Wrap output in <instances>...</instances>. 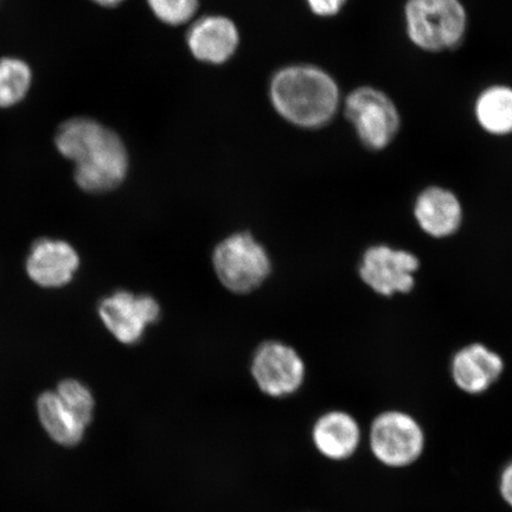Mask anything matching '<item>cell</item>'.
<instances>
[{
  "label": "cell",
  "mask_w": 512,
  "mask_h": 512,
  "mask_svg": "<svg viewBox=\"0 0 512 512\" xmlns=\"http://www.w3.org/2000/svg\"><path fill=\"white\" fill-rule=\"evenodd\" d=\"M251 373L256 386L273 399L296 394L303 387L305 362L291 345L267 341L255 350Z\"/></svg>",
  "instance_id": "obj_7"
},
{
  "label": "cell",
  "mask_w": 512,
  "mask_h": 512,
  "mask_svg": "<svg viewBox=\"0 0 512 512\" xmlns=\"http://www.w3.org/2000/svg\"><path fill=\"white\" fill-rule=\"evenodd\" d=\"M31 85L32 70L27 62L17 57L0 59V110L21 104Z\"/></svg>",
  "instance_id": "obj_17"
},
{
  "label": "cell",
  "mask_w": 512,
  "mask_h": 512,
  "mask_svg": "<svg viewBox=\"0 0 512 512\" xmlns=\"http://www.w3.org/2000/svg\"><path fill=\"white\" fill-rule=\"evenodd\" d=\"M497 490L502 502L512 510V459L498 473Z\"/></svg>",
  "instance_id": "obj_21"
},
{
  "label": "cell",
  "mask_w": 512,
  "mask_h": 512,
  "mask_svg": "<svg viewBox=\"0 0 512 512\" xmlns=\"http://www.w3.org/2000/svg\"><path fill=\"white\" fill-rule=\"evenodd\" d=\"M344 114L357 138L370 151L387 149L400 131L398 107L375 87L354 89L344 100Z\"/></svg>",
  "instance_id": "obj_6"
},
{
  "label": "cell",
  "mask_w": 512,
  "mask_h": 512,
  "mask_svg": "<svg viewBox=\"0 0 512 512\" xmlns=\"http://www.w3.org/2000/svg\"><path fill=\"white\" fill-rule=\"evenodd\" d=\"M268 94L281 118L306 130L329 124L341 105L335 79L312 64H292L279 69L273 75Z\"/></svg>",
  "instance_id": "obj_2"
},
{
  "label": "cell",
  "mask_w": 512,
  "mask_h": 512,
  "mask_svg": "<svg viewBox=\"0 0 512 512\" xmlns=\"http://www.w3.org/2000/svg\"><path fill=\"white\" fill-rule=\"evenodd\" d=\"M56 393L64 403L78 414L86 425L91 424L94 415V396L86 386L79 380L67 379L59 383Z\"/></svg>",
  "instance_id": "obj_18"
},
{
  "label": "cell",
  "mask_w": 512,
  "mask_h": 512,
  "mask_svg": "<svg viewBox=\"0 0 512 512\" xmlns=\"http://www.w3.org/2000/svg\"><path fill=\"white\" fill-rule=\"evenodd\" d=\"M504 371V361L497 352L482 343H472L453 356L451 375L456 386L469 395L489 390Z\"/></svg>",
  "instance_id": "obj_12"
},
{
  "label": "cell",
  "mask_w": 512,
  "mask_h": 512,
  "mask_svg": "<svg viewBox=\"0 0 512 512\" xmlns=\"http://www.w3.org/2000/svg\"><path fill=\"white\" fill-rule=\"evenodd\" d=\"M309 9L319 17H334L343 10L348 0H305Z\"/></svg>",
  "instance_id": "obj_20"
},
{
  "label": "cell",
  "mask_w": 512,
  "mask_h": 512,
  "mask_svg": "<svg viewBox=\"0 0 512 512\" xmlns=\"http://www.w3.org/2000/svg\"><path fill=\"white\" fill-rule=\"evenodd\" d=\"M477 123L492 136L512 133V87L495 85L485 88L475 104Z\"/></svg>",
  "instance_id": "obj_16"
},
{
  "label": "cell",
  "mask_w": 512,
  "mask_h": 512,
  "mask_svg": "<svg viewBox=\"0 0 512 512\" xmlns=\"http://www.w3.org/2000/svg\"><path fill=\"white\" fill-rule=\"evenodd\" d=\"M92 2L96 5L101 6V8L113 9L123 4L125 0H92Z\"/></svg>",
  "instance_id": "obj_22"
},
{
  "label": "cell",
  "mask_w": 512,
  "mask_h": 512,
  "mask_svg": "<svg viewBox=\"0 0 512 512\" xmlns=\"http://www.w3.org/2000/svg\"><path fill=\"white\" fill-rule=\"evenodd\" d=\"M55 145L74 164V179L88 194H105L120 187L130 170L123 139L92 118H72L59 127Z\"/></svg>",
  "instance_id": "obj_1"
},
{
  "label": "cell",
  "mask_w": 512,
  "mask_h": 512,
  "mask_svg": "<svg viewBox=\"0 0 512 512\" xmlns=\"http://www.w3.org/2000/svg\"><path fill=\"white\" fill-rule=\"evenodd\" d=\"M37 413L44 430L56 444L72 447L85 437L88 425L56 392L40 395L37 399Z\"/></svg>",
  "instance_id": "obj_15"
},
{
  "label": "cell",
  "mask_w": 512,
  "mask_h": 512,
  "mask_svg": "<svg viewBox=\"0 0 512 512\" xmlns=\"http://www.w3.org/2000/svg\"><path fill=\"white\" fill-rule=\"evenodd\" d=\"M413 214L420 229L434 239H445L462 227L464 213L459 198L453 191L428 187L416 197Z\"/></svg>",
  "instance_id": "obj_14"
},
{
  "label": "cell",
  "mask_w": 512,
  "mask_h": 512,
  "mask_svg": "<svg viewBox=\"0 0 512 512\" xmlns=\"http://www.w3.org/2000/svg\"><path fill=\"white\" fill-rule=\"evenodd\" d=\"M368 443L377 463L390 470H406L424 457L427 437L415 416L390 409L371 422Z\"/></svg>",
  "instance_id": "obj_4"
},
{
  "label": "cell",
  "mask_w": 512,
  "mask_h": 512,
  "mask_svg": "<svg viewBox=\"0 0 512 512\" xmlns=\"http://www.w3.org/2000/svg\"><path fill=\"white\" fill-rule=\"evenodd\" d=\"M188 48L196 60L220 66L236 54L240 32L232 19L210 15L192 23L187 35Z\"/></svg>",
  "instance_id": "obj_11"
},
{
  "label": "cell",
  "mask_w": 512,
  "mask_h": 512,
  "mask_svg": "<svg viewBox=\"0 0 512 512\" xmlns=\"http://www.w3.org/2000/svg\"><path fill=\"white\" fill-rule=\"evenodd\" d=\"M406 31L416 48L441 53L460 46L467 30V14L460 0H407Z\"/></svg>",
  "instance_id": "obj_3"
},
{
  "label": "cell",
  "mask_w": 512,
  "mask_h": 512,
  "mask_svg": "<svg viewBox=\"0 0 512 512\" xmlns=\"http://www.w3.org/2000/svg\"><path fill=\"white\" fill-rule=\"evenodd\" d=\"M153 15L160 22L178 27L195 17L200 0H146Z\"/></svg>",
  "instance_id": "obj_19"
},
{
  "label": "cell",
  "mask_w": 512,
  "mask_h": 512,
  "mask_svg": "<svg viewBox=\"0 0 512 512\" xmlns=\"http://www.w3.org/2000/svg\"><path fill=\"white\" fill-rule=\"evenodd\" d=\"M162 315L158 300L150 294L115 291L99 305V316L108 331L125 345L142 341L149 326Z\"/></svg>",
  "instance_id": "obj_9"
},
{
  "label": "cell",
  "mask_w": 512,
  "mask_h": 512,
  "mask_svg": "<svg viewBox=\"0 0 512 512\" xmlns=\"http://www.w3.org/2000/svg\"><path fill=\"white\" fill-rule=\"evenodd\" d=\"M211 262L221 285L234 294L258 290L272 272L270 254L248 232L234 233L217 243Z\"/></svg>",
  "instance_id": "obj_5"
},
{
  "label": "cell",
  "mask_w": 512,
  "mask_h": 512,
  "mask_svg": "<svg viewBox=\"0 0 512 512\" xmlns=\"http://www.w3.org/2000/svg\"><path fill=\"white\" fill-rule=\"evenodd\" d=\"M311 438L320 456L331 462H347L362 443V430L350 413L329 411L313 424Z\"/></svg>",
  "instance_id": "obj_13"
},
{
  "label": "cell",
  "mask_w": 512,
  "mask_h": 512,
  "mask_svg": "<svg viewBox=\"0 0 512 512\" xmlns=\"http://www.w3.org/2000/svg\"><path fill=\"white\" fill-rule=\"evenodd\" d=\"M420 261L405 249L375 245L363 253L358 273L363 283L383 297L409 293L415 286Z\"/></svg>",
  "instance_id": "obj_8"
},
{
  "label": "cell",
  "mask_w": 512,
  "mask_h": 512,
  "mask_svg": "<svg viewBox=\"0 0 512 512\" xmlns=\"http://www.w3.org/2000/svg\"><path fill=\"white\" fill-rule=\"evenodd\" d=\"M79 267L80 256L70 243L49 238L37 240L25 262L29 278L44 288H60L72 283Z\"/></svg>",
  "instance_id": "obj_10"
}]
</instances>
